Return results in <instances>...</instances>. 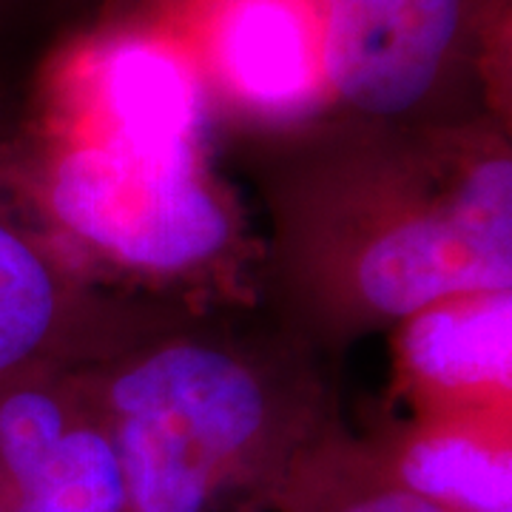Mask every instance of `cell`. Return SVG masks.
<instances>
[{
    "label": "cell",
    "instance_id": "1",
    "mask_svg": "<svg viewBox=\"0 0 512 512\" xmlns=\"http://www.w3.org/2000/svg\"><path fill=\"white\" fill-rule=\"evenodd\" d=\"M279 274L328 339L464 293L512 291V157L481 123L362 126L276 200Z\"/></svg>",
    "mask_w": 512,
    "mask_h": 512
},
{
    "label": "cell",
    "instance_id": "2",
    "mask_svg": "<svg viewBox=\"0 0 512 512\" xmlns=\"http://www.w3.org/2000/svg\"><path fill=\"white\" fill-rule=\"evenodd\" d=\"M126 481L128 512H214L268 493L322 430L274 367L217 339H160L114 353L92 379Z\"/></svg>",
    "mask_w": 512,
    "mask_h": 512
},
{
    "label": "cell",
    "instance_id": "3",
    "mask_svg": "<svg viewBox=\"0 0 512 512\" xmlns=\"http://www.w3.org/2000/svg\"><path fill=\"white\" fill-rule=\"evenodd\" d=\"M330 100L365 126H447L473 86L495 92L507 0H319Z\"/></svg>",
    "mask_w": 512,
    "mask_h": 512
},
{
    "label": "cell",
    "instance_id": "4",
    "mask_svg": "<svg viewBox=\"0 0 512 512\" xmlns=\"http://www.w3.org/2000/svg\"><path fill=\"white\" fill-rule=\"evenodd\" d=\"M46 208L74 239L143 274H185L228 248L234 225L197 148L83 134L46 177Z\"/></svg>",
    "mask_w": 512,
    "mask_h": 512
},
{
    "label": "cell",
    "instance_id": "5",
    "mask_svg": "<svg viewBox=\"0 0 512 512\" xmlns=\"http://www.w3.org/2000/svg\"><path fill=\"white\" fill-rule=\"evenodd\" d=\"M160 9L202 80L245 111L299 117L330 100L319 0H171Z\"/></svg>",
    "mask_w": 512,
    "mask_h": 512
},
{
    "label": "cell",
    "instance_id": "6",
    "mask_svg": "<svg viewBox=\"0 0 512 512\" xmlns=\"http://www.w3.org/2000/svg\"><path fill=\"white\" fill-rule=\"evenodd\" d=\"M66 94L92 131L151 148H197L205 80L165 26H137L97 40L66 69Z\"/></svg>",
    "mask_w": 512,
    "mask_h": 512
},
{
    "label": "cell",
    "instance_id": "7",
    "mask_svg": "<svg viewBox=\"0 0 512 512\" xmlns=\"http://www.w3.org/2000/svg\"><path fill=\"white\" fill-rule=\"evenodd\" d=\"M396 348L421 413H510V291L433 302L399 322Z\"/></svg>",
    "mask_w": 512,
    "mask_h": 512
},
{
    "label": "cell",
    "instance_id": "8",
    "mask_svg": "<svg viewBox=\"0 0 512 512\" xmlns=\"http://www.w3.org/2000/svg\"><path fill=\"white\" fill-rule=\"evenodd\" d=\"M97 339L100 316L80 279L0 197V384L69 365Z\"/></svg>",
    "mask_w": 512,
    "mask_h": 512
},
{
    "label": "cell",
    "instance_id": "9",
    "mask_svg": "<svg viewBox=\"0 0 512 512\" xmlns=\"http://www.w3.org/2000/svg\"><path fill=\"white\" fill-rule=\"evenodd\" d=\"M387 470L450 512H512L510 413H421L376 444Z\"/></svg>",
    "mask_w": 512,
    "mask_h": 512
},
{
    "label": "cell",
    "instance_id": "10",
    "mask_svg": "<svg viewBox=\"0 0 512 512\" xmlns=\"http://www.w3.org/2000/svg\"><path fill=\"white\" fill-rule=\"evenodd\" d=\"M276 512H450L393 476L376 444L322 430L265 493Z\"/></svg>",
    "mask_w": 512,
    "mask_h": 512
},
{
    "label": "cell",
    "instance_id": "11",
    "mask_svg": "<svg viewBox=\"0 0 512 512\" xmlns=\"http://www.w3.org/2000/svg\"><path fill=\"white\" fill-rule=\"evenodd\" d=\"M157 3H160V6H165V3H171V0H157Z\"/></svg>",
    "mask_w": 512,
    "mask_h": 512
}]
</instances>
